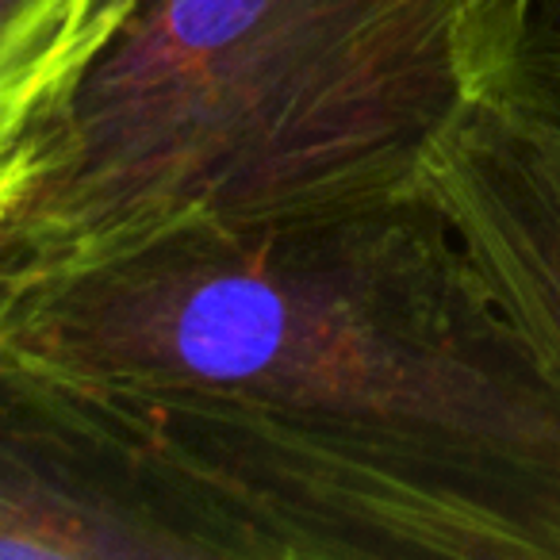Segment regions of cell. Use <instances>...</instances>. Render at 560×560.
Wrapping results in <instances>:
<instances>
[{
	"mask_svg": "<svg viewBox=\"0 0 560 560\" xmlns=\"http://www.w3.org/2000/svg\"><path fill=\"white\" fill-rule=\"evenodd\" d=\"M0 557L280 560L131 392L9 327L0 280Z\"/></svg>",
	"mask_w": 560,
	"mask_h": 560,
	"instance_id": "3957f363",
	"label": "cell"
},
{
	"mask_svg": "<svg viewBox=\"0 0 560 560\" xmlns=\"http://www.w3.org/2000/svg\"><path fill=\"white\" fill-rule=\"evenodd\" d=\"M422 192L560 392V135L472 101L430 150Z\"/></svg>",
	"mask_w": 560,
	"mask_h": 560,
	"instance_id": "277c9868",
	"label": "cell"
},
{
	"mask_svg": "<svg viewBox=\"0 0 560 560\" xmlns=\"http://www.w3.org/2000/svg\"><path fill=\"white\" fill-rule=\"evenodd\" d=\"M476 101L560 135V0H499Z\"/></svg>",
	"mask_w": 560,
	"mask_h": 560,
	"instance_id": "8992f818",
	"label": "cell"
},
{
	"mask_svg": "<svg viewBox=\"0 0 560 560\" xmlns=\"http://www.w3.org/2000/svg\"><path fill=\"white\" fill-rule=\"evenodd\" d=\"M499 0H135L0 242L27 280L188 223L422 192L476 101Z\"/></svg>",
	"mask_w": 560,
	"mask_h": 560,
	"instance_id": "7a4b0ae2",
	"label": "cell"
},
{
	"mask_svg": "<svg viewBox=\"0 0 560 560\" xmlns=\"http://www.w3.org/2000/svg\"><path fill=\"white\" fill-rule=\"evenodd\" d=\"M0 280L280 560H560V392L427 192Z\"/></svg>",
	"mask_w": 560,
	"mask_h": 560,
	"instance_id": "6da1fadb",
	"label": "cell"
},
{
	"mask_svg": "<svg viewBox=\"0 0 560 560\" xmlns=\"http://www.w3.org/2000/svg\"><path fill=\"white\" fill-rule=\"evenodd\" d=\"M135 0H0V242Z\"/></svg>",
	"mask_w": 560,
	"mask_h": 560,
	"instance_id": "5b68a950",
	"label": "cell"
}]
</instances>
